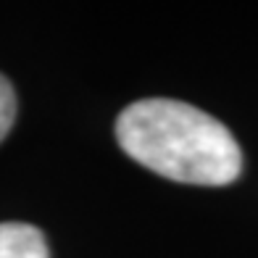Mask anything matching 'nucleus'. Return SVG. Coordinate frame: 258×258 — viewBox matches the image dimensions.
Segmentation results:
<instances>
[{
	"label": "nucleus",
	"instance_id": "obj_1",
	"mask_svg": "<svg viewBox=\"0 0 258 258\" xmlns=\"http://www.w3.org/2000/svg\"><path fill=\"white\" fill-rule=\"evenodd\" d=\"M116 140L145 169L171 182L221 187L240 177L242 150L216 116L171 98H145L119 113Z\"/></svg>",
	"mask_w": 258,
	"mask_h": 258
},
{
	"label": "nucleus",
	"instance_id": "obj_2",
	"mask_svg": "<svg viewBox=\"0 0 258 258\" xmlns=\"http://www.w3.org/2000/svg\"><path fill=\"white\" fill-rule=\"evenodd\" d=\"M0 258H50L45 234L21 221L0 224Z\"/></svg>",
	"mask_w": 258,
	"mask_h": 258
},
{
	"label": "nucleus",
	"instance_id": "obj_3",
	"mask_svg": "<svg viewBox=\"0 0 258 258\" xmlns=\"http://www.w3.org/2000/svg\"><path fill=\"white\" fill-rule=\"evenodd\" d=\"M14 119H16V95H14L11 82L0 74V143H3V137L11 132Z\"/></svg>",
	"mask_w": 258,
	"mask_h": 258
}]
</instances>
